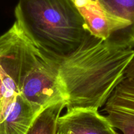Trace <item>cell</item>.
I'll return each instance as SVG.
<instances>
[{
	"label": "cell",
	"instance_id": "6da1fadb",
	"mask_svg": "<svg viewBox=\"0 0 134 134\" xmlns=\"http://www.w3.org/2000/svg\"><path fill=\"white\" fill-rule=\"evenodd\" d=\"M133 59V48L90 32L71 55L51 59L58 69L68 110H98L105 105Z\"/></svg>",
	"mask_w": 134,
	"mask_h": 134
},
{
	"label": "cell",
	"instance_id": "7a4b0ae2",
	"mask_svg": "<svg viewBox=\"0 0 134 134\" xmlns=\"http://www.w3.org/2000/svg\"><path fill=\"white\" fill-rule=\"evenodd\" d=\"M14 15L25 35L51 59L71 55L90 33L73 0H19Z\"/></svg>",
	"mask_w": 134,
	"mask_h": 134
},
{
	"label": "cell",
	"instance_id": "3957f363",
	"mask_svg": "<svg viewBox=\"0 0 134 134\" xmlns=\"http://www.w3.org/2000/svg\"><path fill=\"white\" fill-rule=\"evenodd\" d=\"M20 91L31 105L41 110L65 101L54 63L27 37L21 63Z\"/></svg>",
	"mask_w": 134,
	"mask_h": 134
},
{
	"label": "cell",
	"instance_id": "277c9868",
	"mask_svg": "<svg viewBox=\"0 0 134 134\" xmlns=\"http://www.w3.org/2000/svg\"><path fill=\"white\" fill-rule=\"evenodd\" d=\"M104 111L120 134H134V59L105 104Z\"/></svg>",
	"mask_w": 134,
	"mask_h": 134
},
{
	"label": "cell",
	"instance_id": "5b68a950",
	"mask_svg": "<svg viewBox=\"0 0 134 134\" xmlns=\"http://www.w3.org/2000/svg\"><path fill=\"white\" fill-rule=\"evenodd\" d=\"M58 129L68 134H117L107 117L92 109L68 110L59 118Z\"/></svg>",
	"mask_w": 134,
	"mask_h": 134
},
{
	"label": "cell",
	"instance_id": "8992f818",
	"mask_svg": "<svg viewBox=\"0 0 134 134\" xmlns=\"http://www.w3.org/2000/svg\"><path fill=\"white\" fill-rule=\"evenodd\" d=\"M41 110L22 95H18L5 119L0 123V134H26Z\"/></svg>",
	"mask_w": 134,
	"mask_h": 134
},
{
	"label": "cell",
	"instance_id": "52a82bcc",
	"mask_svg": "<svg viewBox=\"0 0 134 134\" xmlns=\"http://www.w3.org/2000/svg\"><path fill=\"white\" fill-rule=\"evenodd\" d=\"M102 8L112 17L125 22L129 29L124 43L134 47V0H98Z\"/></svg>",
	"mask_w": 134,
	"mask_h": 134
},
{
	"label": "cell",
	"instance_id": "ba28073f",
	"mask_svg": "<svg viewBox=\"0 0 134 134\" xmlns=\"http://www.w3.org/2000/svg\"><path fill=\"white\" fill-rule=\"evenodd\" d=\"M65 107L66 102L63 101L43 109L37 116L26 134H57L58 122Z\"/></svg>",
	"mask_w": 134,
	"mask_h": 134
},
{
	"label": "cell",
	"instance_id": "9c48e42d",
	"mask_svg": "<svg viewBox=\"0 0 134 134\" xmlns=\"http://www.w3.org/2000/svg\"><path fill=\"white\" fill-rule=\"evenodd\" d=\"M73 1L75 3L76 6H77V7L79 8L81 7H82V5H85L88 1H92V0H73Z\"/></svg>",
	"mask_w": 134,
	"mask_h": 134
},
{
	"label": "cell",
	"instance_id": "30bf717a",
	"mask_svg": "<svg viewBox=\"0 0 134 134\" xmlns=\"http://www.w3.org/2000/svg\"><path fill=\"white\" fill-rule=\"evenodd\" d=\"M57 134H68V133L65 132V131H63V130H59V129H58Z\"/></svg>",
	"mask_w": 134,
	"mask_h": 134
},
{
	"label": "cell",
	"instance_id": "8fae6325",
	"mask_svg": "<svg viewBox=\"0 0 134 134\" xmlns=\"http://www.w3.org/2000/svg\"><path fill=\"white\" fill-rule=\"evenodd\" d=\"M1 74H0V89H1Z\"/></svg>",
	"mask_w": 134,
	"mask_h": 134
},
{
	"label": "cell",
	"instance_id": "7c38bea8",
	"mask_svg": "<svg viewBox=\"0 0 134 134\" xmlns=\"http://www.w3.org/2000/svg\"><path fill=\"white\" fill-rule=\"evenodd\" d=\"M117 134H120V133H117Z\"/></svg>",
	"mask_w": 134,
	"mask_h": 134
}]
</instances>
